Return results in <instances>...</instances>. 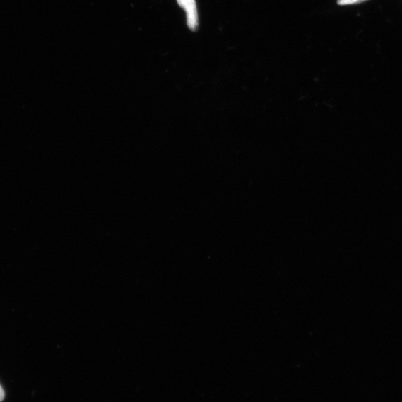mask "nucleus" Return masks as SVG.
Returning a JSON list of instances; mask_svg holds the SVG:
<instances>
[{
  "label": "nucleus",
  "mask_w": 402,
  "mask_h": 402,
  "mask_svg": "<svg viewBox=\"0 0 402 402\" xmlns=\"http://www.w3.org/2000/svg\"><path fill=\"white\" fill-rule=\"evenodd\" d=\"M6 394L1 384H0V401L5 398Z\"/></svg>",
  "instance_id": "7ed1b4c3"
},
{
  "label": "nucleus",
  "mask_w": 402,
  "mask_h": 402,
  "mask_svg": "<svg viewBox=\"0 0 402 402\" xmlns=\"http://www.w3.org/2000/svg\"><path fill=\"white\" fill-rule=\"evenodd\" d=\"M367 1V0H338V4L340 6H348L357 4Z\"/></svg>",
  "instance_id": "f03ea898"
},
{
  "label": "nucleus",
  "mask_w": 402,
  "mask_h": 402,
  "mask_svg": "<svg viewBox=\"0 0 402 402\" xmlns=\"http://www.w3.org/2000/svg\"><path fill=\"white\" fill-rule=\"evenodd\" d=\"M178 4L187 13V23L191 31H196L199 27V16L196 0H177Z\"/></svg>",
  "instance_id": "f257e3e1"
}]
</instances>
